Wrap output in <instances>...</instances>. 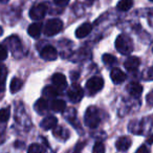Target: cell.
I'll return each mask as SVG.
<instances>
[{
  "label": "cell",
  "mask_w": 153,
  "mask_h": 153,
  "mask_svg": "<svg viewBox=\"0 0 153 153\" xmlns=\"http://www.w3.org/2000/svg\"><path fill=\"white\" fill-rule=\"evenodd\" d=\"M47 12V4L46 3H39L30 9V17L33 20H41L45 17Z\"/></svg>",
  "instance_id": "5b68a950"
},
{
  "label": "cell",
  "mask_w": 153,
  "mask_h": 153,
  "mask_svg": "<svg viewBox=\"0 0 153 153\" xmlns=\"http://www.w3.org/2000/svg\"><path fill=\"white\" fill-rule=\"evenodd\" d=\"M7 48L3 44H0V61H3L7 58Z\"/></svg>",
  "instance_id": "83f0119b"
},
{
  "label": "cell",
  "mask_w": 153,
  "mask_h": 153,
  "mask_svg": "<svg viewBox=\"0 0 153 153\" xmlns=\"http://www.w3.org/2000/svg\"><path fill=\"white\" fill-rule=\"evenodd\" d=\"M40 57L42 59L46 60V61H53V60L57 59L58 57V51L51 45H47L45 46L42 51H40Z\"/></svg>",
  "instance_id": "52a82bcc"
},
{
  "label": "cell",
  "mask_w": 153,
  "mask_h": 153,
  "mask_svg": "<svg viewBox=\"0 0 153 153\" xmlns=\"http://www.w3.org/2000/svg\"><path fill=\"white\" fill-rule=\"evenodd\" d=\"M53 134H55V136H57V138H66L68 136V132L61 126L60 127L56 126L53 128Z\"/></svg>",
  "instance_id": "603a6c76"
},
{
  "label": "cell",
  "mask_w": 153,
  "mask_h": 153,
  "mask_svg": "<svg viewBox=\"0 0 153 153\" xmlns=\"http://www.w3.org/2000/svg\"><path fill=\"white\" fill-rule=\"evenodd\" d=\"M110 76L112 82L115 84H121L126 80V74L120 68H113L110 72Z\"/></svg>",
  "instance_id": "30bf717a"
},
{
  "label": "cell",
  "mask_w": 153,
  "mask_h": 153,
  "mask_svg": "<svg viewBox=\"0 0 153 153\" xmlns=\"http://www.w3.org/2000/svg\"><path fill=\"white\" fill-rule=\"evenodd\" d=\"M152 51H153V49H152Z\"/></svg>",
  "instance_id": "74e56055"
},
{
  "label": "cell",
  "mask_w": 153,
  "mask_h": 153,
  "mask_svg": "<svg viewBox=\"0 0 153 153\" xmlns=\"http://www.w3.org/2000/svg\"><path fill=\"white\" fill-rule=\"evenodd\" d=\"M84 91L83 88L79 85V84H72L68 89V98L71 102L78 103L83 99Z\"/></svg>",
  "instance_id": "8992f818"
},
{
  "label": "cell",
  "mask_w": 153,
  "mask_h": 153,
  "mask_svg": "<svg viewBox=\"0 0 153 153\" xmlns=\"http://www.w3.org/2000/svg\"><path fill=\"white\" fill-rule=\"evenodd\" d=\"M132 144V140L128 136H122L115 143V147L119 151H127Z\"/></svg>",
  "instance_id": "8fae6325"
},
{
  "label": "cell",
  "mask_w": 153,
  "mask_h": 153,
  "mask_svg": "<svg viewBox=\"0 0 153 153\" xmlns=\"http://www.w3.org/2000/svg\"><path fill=\"white\" fill-rule=\"evenodd\" d=\"M5 42L9 43V45L12 48V51H16V49L21 48V43H20V40H19V38H17L16 36H12V37H10V38H7Z\"/></svg>",
  "instance_id": "44dd1931"
},
{
  "label": "cell",
  "mask_w": 153,
  "mask_h": 153,
  "mask_svg": "<svg viewBox=\"0 0 153 153\" xmlns=\"http://www.w3.org/2000/svg\"><path fill=\"white\" fill-rule=\"evenodd\" d=\"M51 108L56 112H63L66 108V104L63 100H53L51 102Z\"/></svg>",
  "instance_id": "ac0fdd59"
},
{
  "label": "cell",
  "mask_w": 153,
  "mask_h": 153,
  "mask_svg": "<svg viewBox=\"0 0 153 153\" xmlns=\"http://www.w3.org/2000/svg\"><path fill=\"white\" fill-rule=\"evenodd\" d=\"M148 143H149V144H152V143H153V134H152V135H150V137L148 138Z\"/></svg>",
  "instance_id": "d6a6232c"
},
{
  "label": "cell",
  "mask_w": 153,
  "mask_h": 153,
  "mask_svg": "<svg viewBox=\"0 0 153 153\" xmlns=\"http://www.w3.org/2000/svg\"><path fill=\"white\" fill-rule=\"evenodd\" d=\"M102 59H103V62H104L107 66H112V65H114V64H117V58L112 55H109V53H105Z\"/></svg>",
  "instance_id": "cb8c5ba5"
},
{
  "label": "cell",
  "mask_w": 153,
  "mask_h": 153,
  "mask_svg": "<svg viewBox=\"0 0 153 153\" xmlns=\"http://www.w3.org/2000/svg\"><path fill=\"white\" fill-rule=\"evenodd\" d=\"M147 102H148L149 105L153 106V90L149 92L148 96H147Z\"/></svg>",
  "instance_id": "f546056e"
},
{
  "label": "cell",
  "mask_w": 153,
  "mask_h": 153,
  "mask_svg": "<svg viewBox=\"0 0 153 153\" xmlns=\"http://www.w3.org/2000/svg\"><path fill=\"white\" fill-rule=\"evenodd\" d=\"M22 85H23V82H22L21 79L19 78H14L11 81V84H10V89H11L12 94H16L18 92L20 89H21Z\"/></svg>",
  "instance_id": "d6986e66"
},
{
  "label": "cell",
  "mask_w": 153,
  "mask_h": 153,
  "mask_svg": "<svg viewBox=\"0 0 153 153\" xmlns=\"http://www.w3.org/2000/svg\"><path fill=\"white\" fill-rule=\"evenodd\" d=\"M28 35L33 38H38L41 35V32H42V25L41 23H33L28 26Z\"/></svg>",
  "instance_id": "2e32d148"
},
{
  "label": "cell",
  "mask_w": 153,
  "mask_h": 153,
  "mask_svg": "<svg viewBox=\"0 0 153 153\" xmlns=\"http://www.w3.org/2000/svg\"><path fill=\"white\" fill-rule=\"evenodd\" d=\"M7 70L4 65H0V91L4 89L5 81H7Z\"/></svg>",
  "instance_id": "7402d4cb"
},
{
  "label": "cell",
  "mask_w": 153,
  "mask_h": 153,
  "mask_svg": "<svg viewBox=\"0 0 153 153\" xmlns=\"http://www.w3.org/2000/svg\"><path fill=\"white\" fill-rule=\"evenodd\" d=\"M84 121H85L86 126L89 128H97L101 122V114L100 111L97 107L90 106L85 111V115H84Z\"/></svg>",
  "instance_id": "7a4b0ae2"
},
{
  "label": "cell",
  "mask_w": 153,
  "mask_h": 153,
  "mask_svg": "<svg viewBox=\"0 0 153 153\" xmlns=\"http://www.w3.org/2000/svg\"><path fill=\"white\" fill-rule=\"evenodd\" d=\"M135 153H149V150H148V148L145 146V145H143V146H140V148L136 150Z\"/></svg>",
  "instance_id": "4dcf8cb0"
},
{
  "label": "cell",
  "mask_w": 153,
  "mask_h": 153,
  "mask_svg": "<svg viewBox=\"0 0 153 153\" xmlns=\"http://www.w3.org/2000/svg\"><path fill=\"white\" fill-rule=\"evenodd\" d=\"M62 28H63V22H62V20L55 18V19L48 20V21L45 23L43 33H44V35H46V36L51 37V36H55V35L59 34L62 30Z\"/></svg>",
  "instance_id": "3957f363"
},
{
  "label": "cell",
  "mask_w": 153,
  "mask_h": 153,
  "mask_svg": "<svg viewBox=\"0 0 153 153\" xmlns=\"http://www.w3.org/2000/svg\"><path fill=\"white\" fill-rule=\"evenodd\" d=\"M150 1H152V2H153V0H150Z\"/></svg>",
  "instance_id": "d590c367"
},
{
  "label": "cell",
  "mask_w": 153,
  "mask_h": 153,
  "mask_svg": "<svg viewBox=\"0 0 153 153\" xmlns=\"http://www.w3.org/2000/svg\"><path fill=\"white\" fill-rule=\"evenodd\" d=\"M3 34V30H2V27H1V26H0V36H1V35Z\"/></svg>",
  "instance_id": "e575fe53"
},
{
  "label": "cell",
  "mask_w": 153,
  "mask_h": 153,
  "mask_svg": "<svg viewBox=\"0 0 153 153\" xmlns=\"http://www.w3.org/2000/svg\"><path fill=\"white\" fill-rule=\"evenodd\" d=\"M53 2L59 7H65L69 3V0H53Z\"/></svg>",
  "instance_id": "f1b7e54d"
},
{
  "label": "cell",
  "mask_w": 153,
  "mask_h": 153,
  "mask_svg": "<svg viewBox=\"0 0 153 153\" xmlns=\"http://www.w3.org/2000/svg\"><path fill=\"white\" fill-rule=\"evenodd\" d=\"M51 82L58 90H64L67 87V80L63 74H55L51 78Z\"/></svg>",
  "instance_id": "ba28073f"
},
{
  "label": "cell",
  "mask_w": 153,
  "mask_h": 153,
  "mask_svg": "<svg viewBox=\"0 0 153 153\" xmlns=\"http://www.w3.org/2000/svg\"><path fill=\"white\" fill-rule=\"evenodd\" d=\"M35 110L39 113V114H42L44 113L45 111L48 109V103H47L46 99H39L37 100V102L35 103V106H34Z\"/></svg>",
  "instance_id": "9a60e30c"
},
{
  "label": "cell",
  "mask_w": 153,
  "mask_h": 153,
  "mask_svg": "<svg viewBox=\"0 0 153 153\" xmlns=\"http://www.w3.org/2000/svg\"><path fill=\"white\" fill-rule=\"evenodd\" d=\"M92 153H105V146L103 143L98 142L94 144V149H92Z\"/></svg>",
  "instance_id": "4316f807"
},
{
  "label": "cell",
  "mask_w": 153,
  "mask_h": 153,
  "mask_svg": "<svg viewBox=\"0 0 153 153\" xmlns=\"http://www.w3.org/2000/svg\"><path fill=\"white\" fill-rule=\"evenodd\" d=\"M43 96L47 99H53V98H56L59 94V90L55 87V86H45L44 89L42 91Z\"/></svg>",
  "instance_id": "e0dca14e"
},
{
  "label": "cell",
  "mask_w": 153,
  "mask_h": 153,
  "mask_svg": "<svg viewBox=\"0 0 153 153\" xmlns=\"http://www.w3.org/2000/svg\"><path fill=\"white\" fill-rule=\"evenodd\" d=\"M132 5H133V0H121L117 4V9L119 11L126 12V11H129L132 7Z\"/></svg>",
  "instance_id": "ffe728a7"
},
{
  "label": "cell",
  "mask_w": 153,
  "mask_h": 153,
  "mask_svg": "<svg viewBox=\"0 0 153 153\" xmlns=\"http://www.w3.org/2000/svg\"><path fill=\"white\" fill-rule=\"evenodd\" d=\"M103 86H104V80L100 76H94V78L88 80L86 83V88L90 94H94L101 91Z\"/></svg>",
  "instance_id": "277c9868"
},
{
  "label": "cell",
  "mask_w": 153,
  "mask_h": 153,
  "mask_svg": "<svg viewBox=\"0 0 153 153\" xmlns=\"http://www.w3.org/2000/svg\"><path fill=\"white\" fill-rule=\"evenodd\" d=\"M140 64V60L137 57H129L125 61V68L129 71H133V70L137 69V67Z\"/></svg>",
  "instance_id": "7c38bea8"
},
{
  "label": "cell",
  "mask_w": 153,
  "mask_h": 153,
  "mask_svg": "<svg viewBox=\"0 0 153 153\" xmlns=\"http://www.w3.org/2000/svg\"><path fill=\"white\" fill-rule=\"evenodd\" d=\"M91 30H92L91 23H89V22H85V23L81 24L79 27L76 28V38H80V39L85 38L86 36H88V35L90 34Z\"/></svg>",
  "instance_id": "9c48e42d"
},
{
  "label": "cell",
  "mask_w": 153,
  "mask_h": 153,
  "mask_svg": "<svg viewBox=\"0 0 153 153\" xmlns=\"http://www.w3.org/2000/svg\"><path fill=\"white\" fill-rule=\"evenodd\" d=\"M90 1H94V0H90Z\"/></svg>",
  "instance_id": "8d00e7d4"
},
{
  "label": "cell",
  "mask_w": 153,
  "mask_h": 153,
  "mask_svg": "<svg viewBox=\"0 0 153 153\" xmlns=\"http://www.w3.org/2000/svg\"><path fill=\"white\" fill-rule=\"evenodd\" d=\"M10 0H0V2L1 3H7V2H9Z\"/></svg>",
  "instance_id": "836d02e7"
},
{
  "label": "cell",
  "mask_w": 153,
  "mask_h": 153,
  "mask_svg": "<svg viewBox=\"0 0 153 153\" xmlns=\"http://www.w3.org/2000/svg\"><path fill=\"white\" fill-rule=\"evenodd\" d=\"M128 92L131 94L132 97H138L142 94L143 92V86L140 83L136 82H132L128 85Z\"/></svg>",
  "instance_id": "5bb4252c"
},
{
  "label": "cell",
  "mask_w": 153,
  "mask_h": 153,
  "mask_svg": "<svg viewBox=\"0 0 153 153\" xmlns=\"http://www.w3.org/2000/svg\"><path fill=\"white\" fill-rule=\"evenodd\" d=\"M57 124H58L57 117L49 115V117H46L41 122V127L45 130H51V129H53V128L57 126Z\"/></svg>",
  "instance_id": "4fadbf2b"
},
{
  "label": "cell",
  "mask_w": 153,
  "mask_h": 153,
  "mask_svg": "<svg viewBox=\"0 0 153 153\" xmlns=\"http://www.w3.org/2000/svg\"><path fill=\"white\" fill-rule=\"evenodd\" d=\"M115 48L122 55H129L133 51V42L126 35H120L115 40Z\"/></svg>",
  "instance_id": "6da1fadb"
},
{
  "label": "cell",
  "mask_w": 153,
  "mask_h": 153,
  "mask_svg": "<svg viewBox=\"0 0 153 153\" xmlns=\"http://www.w3.org/2000/svg\"><path fill=\"white\" fill-rule=\"evenodd\" d=\"M10 115H11V109H10V107L0 109V122H2V123L7 122V120L10 119Z\"/></svg>",
  "instance_id": "d4e9b609"
},
{
  "label": "cell",
  "mask_w": 153,
  "mask_h": 153,
  "mask_svg": "<svg viewBox=\"0 0 153 153\" xmlns=\"http://www.w3.org/2000/svg\"><path fill=\"white\" fill-rule=\"evenodd\" d=\"M27 153H45V149L39 144H32L28 148Z\"/></svg>",
  "instance_id": "484cf974"
},
{
  "label": "cell",
  "mask_w": 153,
  "mask_h": 153,
  "mask_svg": "<svg viewBox=\"0 0 153 153\" xmlns=\"http://www.w3.org/2000/svg\"><path fill=\"white\" fill-rule=\"evenodd\" d=\"M83 145H84V143H81V144H78V145H76V150H74V153H79L80 151L82 150V148H83Z\"/></svg>",
  "instance_id": "1f68e13d"
}]
</instances>
